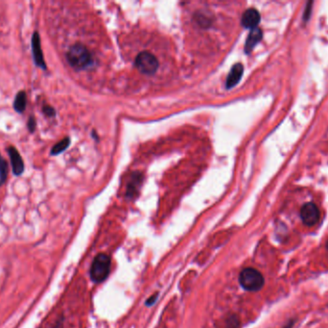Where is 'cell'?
<instances>
[{
	"label": "cell",
	"instance_id": "16",
	"mask_svg": "<svg viewBox=\"0 0 328 328\" xmlns=\"http://www.w3.org/2000/svg\"><path fill=\"white\" fill-rule=\"evenodd\" d=\"M27 128L29 130V132L31 133H34L36 128H37V121H36V118L35 117H30L28 118V121H27Z\"/></svg>",
	"mask_w": 328,
	"mask_h": 328
},
{
	"label": "cell",
	"instance_id": "7",
	"mask_svg": "<svg viewBox=\"0 0 328 328\" xmlns=\"http://www.w3.org/2000/svg\"><path fill=\"white\" fill-rule=\"evenodd\" d=\"M7 152L10 157L13 173L16 176H21L24 172V167H25L22 155L20 154L19 150L13 145L7 147Z\"/></svg>",
	"mask_w": 328,
	"mask_h": 328
},
{
	"label": "cell",
	"instance_id": "4",
	"mask_svg": "<svg viewBox=\"0 0 328 328\" xmlns=\"http://www.w3.org/2000/svg\"><path fill=\"white\" fill-rule=\"evenodd\" d=\"M135 67L144 74H153L158 69V61L156 57L148 51H142L135 58Z\"/></svg>",
	"mask_w": 328,
	"mask_h": 328
},
{
	"label": "cell",
	"instance_id": "2",
	"mask_svg": "<svg viewBox=\"0 0 328 328\" xmlns=\"http://www.w3.org/2000/svg\"><path fill=\"white\" fill-rule=\"evenodd\" d=\"M239 282L245 290L249 292H256L261 290L264 286V277L255 269L248 268L241 272L239 275Z\"/></svg>",
	"mask_w": 328,
	"mask_h": 328
},
{
	"label": "cell",
	"instance_id": "5",
	"mask_svg": "<svg viewBox=\"0 0 328 328\" xmlns=\"http://www.w3.org/2000/svg\"><path fill=\"white\" fill-rule=\"evenodd\" d=\"M31 47H32V54H33V59L35 65L44 70H46L47 67L45 64V60L43 53V48H42V42H41V36L38 31H35L32 40H31Z\"/></svg>",
	"mask_w": 328,
	"mask_h": 328
},
{
	"label": "cell",
	"instance_id": "10",
	"mask_svg": "<svg viewBox=\"0 0 328 328\" xmlns=\"http://www.w3.org/2000/svg\"><path fill=\"white\" fill-rule=\"evenodd\" d=\"M262 37H263V32L260 28L256 27L252 29V31L250 32L248 36L246 44H245V52L249 54L254 48V47L258 43H260V41L262 40Z\"/></svg>",
	"mask_w": 328,
	"mask_h": 328
},
{
	"label": "cell",
	"instance_id": "17",
	"mask_svg": "<svg viewBox=\"0 0 328 328\" xmlns=\"http://www.w3.org/2000/svg\"><path fill=\"white\" fill-rule=\"evenodd\" d=\"M43 112L48 117H54L56 116V111L52 106H49V105H44Z\"/></svg>",
	"mask_w": 328,
	"mask_h": 328
},
{
	"label": "cell",
	"instance_id": "9",
	"mask_svg": "<svg viewBox=\"0 0 328 328\" xmlns=\"http://www.w3.org/2000/svg\"><path fill=\"white\" fill-rule=\"evenodd\" d=\"M243 72H244L243 65L240 64V63L235 64L231 68V70H230V71L227 75V82H226L227 89H231L240 82V80L242 78V75H243Z\"/></svg>",
	"mask_w": 328,
	"mask_h": 328
},
{
	"label": "cell",
	"instance_id": "3",
	"mask_svg": "<svg viewBox=\"0 0 328 328\" xmlns=\"http://www.w3.org/2000/svg\"><path fill=\"white\" fill-rule=\"evenodd\" d=\"M110 271V259L106 254H98L91 265L90 277L95 283H101L107 279Z\"/></svg>",
	"mask_w": 328,
	"mask_h": 328
},
{
	"label": "cell",
	"instance_id": "11",
	"mask_svg": "<svg viewBox=\"0 0 328 328\" xmlns=\"http://www.w3.org/2000/svg\"><path fill=\"white\" fill-rule=\"evenodd\" d=\"M13 106L15 111L19 114H22L25 111L27 106V94L24 91H20L17 94Z\"/></svg>",
	"mask_w": 328,
	"mask_h": 328
},
{
	"label": "cell",
	"instance_id": "15",
	"mask_svg": "<svg viewBox=\"0 0 328 328\" xmlns=\"http://www.w3.org/2000/svg\"><path fill=\"white\" fill-rule=\"evenodd\" d=\"M195 21L201 27H208L211 24V20L208 15H205L202 12L195 15Z\"/></svg>",
	"mask_w": 328,
	"mask_h": 328
},
{
	"label": "cell",
	"instance_id": "6",
	"mask_svg": "<svg viewBox=\"0 0 328 328\" xmlns=\"http://www.w3.org/2000/svg\"><path fill=\"white\" fill-rule=\"evenodd\" d=\"M301 218L305 225H315L320 219V210L318 206L313 202H308L304 204L301 209Z\"/></svg>",
	"mask_w": 328,
	"mask_h": 328
},
{
	"label": "cell",
	"instance_id": "8",
	"mask_svg": "<svg viewBox=\"0 0 328 328\" xmlns=\"http://www.w3.org/2000/svg\"><path fill=\"white\" fill-rule=\"evenodd\" d=\"M261 17L259 12L256 9H248L242 16L241 23L245 28H250V29H254L257 27L258 23H260Z\"/></svg>",
	"mask_w": 328,
	"mask_h": 328
},
{
	"label": "cell",
	"instance_id": "1",
	"mask_svg": "<svg viewBox=\"0 0 328 328\" xmlns=\"http://www.w3.org/2000/svg\"><path fill=\"white\" fill-rule=\"evenodd\" d=\"M66 60L75 70H85L93 62L92 55L87 47L82 44H75L70 47L66 53Z\"/></svg>",
	"mask_w": 328,
	"mask_h": 328
},
{
	"label": "cell",
	"instance_id": "12",
	"mask_svg": "<svg viewBox=\"0 0 328 328\" xmlns=\"http://www.w3.org/2000/svg\"><path fill=\"white\" fill-rule=\"evenodd\" d=\"M70 144V139L68 137L63 139L62 141H60L59 142H57L51 149L50 154L52 156H56L61 154L62 152H64L65 150H66L68 148Z\"/></svg>",
	"mask_w": 328,
	"mask_h": 328
},
{
	"label": "cell",
	"instance_id": "20",
	"mask_svg": "<svg viewBox=\"0 0 328 328\" xmlns=\"http://www.w3.org/2000/svg\"></svg>",
	"mask_w": 328,
	"mask_h": 328
},
{
	"label": "cell",
	"instance_id": "19",
	"mask_svg": "<svg viewBox=\"0 0 328 328\" xmlns=\"http://www.w3.org/2000/svg\"><path fill=\"white\" fill-rule=\"evenodd\" d=\"M156 299H157V295H153L148 301H146V305H153V302L156 301Z\"/></svg>",
	"mask_w": 328,
	"mask_h": 328
},
{
	"label": "cell",
	"instance_id": "18",
	"mask_svg": "<svg viewBox=\"0 0 328 328\" xmlns=\"http://www.w3.org/2000/svg\"><path fill=\"white\" fill-rule=\"evenodd\" d=\"M311 5H312V2H309L307 7H306V10H305V13H304V21H307L308 18H309V15H310V12H311Z\"/></svg>",
	"mask_w": 328,
	"mask_h": 328
},
{
	"label": "cell",
	"instance_id": "13",
	"mask_svg": "<svg viewBox=\"0 0 328 328\" xmlns=\"http://www.w3.org/2000/svg\"><path fill=\"white\" fill-rule=\"evenodd\" d=\"M132 177L133 178L130 182V184L128 186V191H127V194H128L129 197H132L134 195V193L137 191L139 185L141 184V179H140L141 176L139 174H138V176H132Z\"/></svg>",
	"mask_w": 328,
	"mask_h": 328
},
{
	"label": "cell",
	"instance_id": "14",
	"mask_svg": "<svg viewBox=\"0 0 328 328\" xmlns=\"http://www.w3.org/2000/svg\"><path fill=\"white\" fill-rule=\"evenodd\" d=\"M8 176V164L0 153V186L7 181Z\"/></svg>",
	"mask_w": 328,
	"mask_h": 328
}]
</instances>
